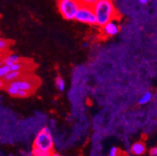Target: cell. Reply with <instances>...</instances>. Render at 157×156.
Segmentation results:
<instances>
[{"label": "cell", "mask_w": 157, "mask_h": 156, "mask_svg": "<svg viewBox=\"0 0 157 156\" xmlns=\"http://www.w3.org/2000/svg\"><path fill=\"white\" fill-rule=\"evenodd\" d=\"M92 7L95 16L96 25L100 28L118 17L113 0H98Z\"/></svg>", "instance_id": "cell-1"}, {"label": "cell", "mask_w": 157, "mask_h": 156, "mask_svg": "<svg viewBox=\"0 0 157 156\" xmlns=\"http://www.w3.org/2000/svg\"><path fill=\"white\" fill-rule=\"evenodd\" d=\"M53 138L51 134L50 129L44 127L38 132L34 141V148L48 152H53Z\"/></svg>", "instance_id": "cell-2"}, {"label": "cell", "mask_w": 157, "mask_h": 156, "mask_svg": "<svg viewBox=\"0 0 157 156\" xmlns=\"http://www.w3.org/2000/svg\"><path fill=\"white\" fill-rule=\"evenodd\" d=\"M81 6L79 0H58L57 7L64 19L74 20L78 9Z\"/></svg>", "instance_id": "cell-3"}, {"label": "cell", "mask_w": 157, "mask_h": 156, "mask_svg": "<svg viewBox=\"0 0 157 156\" xmlns=\"http://www.w3.org/2000/svg\"><path fill=\"white\" fill-rule=\"evenodd\" d=\"M6 84L11 86L16 89L23 90V91H26L29 93H31L35 91V88L38 87V83L35 81L34 77H26L24 74L22 77H21L18 79Z\"/></svg>", "instance_id": "cell-4"}, {"label": "cell", "mask_w": 157, "mask_h": 156, "mask_svg": "<svg viewBox=\"0 0 157 156\" xmlns=\"http://www.w3.org/2000/svg\"><path fill=\"white\" fill-rule=\"evenodd\" d=\"M74 20L88 25H96V20L92 6L81 5L78 9Z\"/></svg>", "instance_id": "cell-5"}, {"label": "cell", "mask_w": 157, "mask_h": 156, "mask_svg": "<svg viewBox=\"0 0 157 156\" xmlns=\"http://www.w3.org/2000/svg\"><path fill=\"white\" fill-rule=\"evenodd\" d=\"M118 22L119 21H117V19L112 20L109 22L102 26L101 31H102V35L105 37H113L115 36L116 34H117L121 29Z\"/></svg>", "instance_id": "cell-6"}, {"label": "cell", "mask_w": 157, "mask_h": 156, "mask_svg": "<svg viewBox=\"0 0 157 156\" xmlns=\"http://www.w3.org/2000/svg\"><path fill=\"white\" fill-rule=\"evenodd\" d=\"M24 74V71H10L5 77L2 78L6 84L12 82L15 80L18 79L21 77H22Z\"/></svg>", "instance_id": "cell-7"}, {"label": "cell", "mask_w": 157, "mask_h": 156, "mask_svg": "<svg viewBox=\"0 0 157 156\" xmlns=\"http://www.w3.org/2000/svg\"><path fill=\"white\" fill-rule=\"evenodd\" d=\"M145 145L143 142L138 141L135 143L131 147V152L135 155H142L145 152Z\"/></svg>", "instance_id": "cell-8"}, {"label": "cell", "mask_w": 157, "mask_h": 156, "mask_svg": "<svg viewBox=\"0 0 157 156\" xmlns=\"http://www.w3.org/2000/svg\"><path fill=\"white\" fill-rule=\"evenodd\" d=\"M21 59L17 55H15V54H12V55H5L3 58L2 59V64L6 66H11L13 64L16 63L21 61Z\"/></svg>", "instance_id": "cell-9"}, {"label": "cell", "mask_w": 157, "mask_h": 156, "mask_svg": "<svg viewBox=\"0 0 157 156\" xmlns=\"http://www.w3.org/2000/svg\"><path fill=\"white\" fill-rule=\"evenodd\" d=\"M27 67H28V63L26 61L21 59L19 62L10 66V71H24Z\"/></svg>", "instance_id": "cell-10"}, {"label": "cell", "mask_w": 157, "mask_h": 156, "mask_svg": "<svg viewBox=\"0 0 157 156\" xmlns=\"http://www.w3.org/2000/svg\"><path fill=\"white\" fill-rule=\"evenodd\" d=\"M152 99V94L150 91H147L145 94L142 95L141 98L138 100V103L140 105H146L147 103H148L149 101H151V100Z\"/></svg>", "instance_id": "cell-11"}, {"label": "cell", "mask_w": 157, "mask_h": 156, "mask_svg": "<svg viewBox=\"0 0 157 156\" xmlns=\"http://www.w3.org/2000/svg\"><path fill=\"white\" fill-rule=\"evenodd\" d=\"M55 84H56V87L59 91H63L65 90L66 88V83L64 81V80L63 79L62 77L60 76H58L56 78L55 81Z\"/></svg>", "instance_id": "cell-12"}, {"label": "cell", "mask_w": 157, "mask_h": 156, "mask_svg": "<svg viewBox=\"0 0 157 156\" xmlns=\"http://www.w3.org/2000/svg\"><path fill=\"white\" fill-rule=\"evenodd\" d=\"M10 44L11 41H9V40L0 38V51H3V52H6L9 50Z\"/></svg>", "instance_id": "cell-13"}, {"label": "cell", "mask_w": 157, "mask_h": 156, "mask_svg": "<svg viewBox=\"0 0 157 156\" xmlns=\"http://www.w3.org/2000/svg\"><path fill=\"white\" fill-rule=\"evenodd\" d=\"M32 154L34 156H50V154H52V152H48V151H44L42 150L38 149L36 148H32Z\"/></svg>", "instance_id": "cell-14"}, {"label": "cell", "mask_w": 157, "mask_h": 156, "mask_svg": "<svg viewBox=\"0 0 157 156\" xmlns=\"http://www.w3.org/2000/svg\"><path fill=\"white\" fill-rule=\"evenodd\" d=\"M10 71V69L9 66L4 65V64L0 66V78H3Z\"/></svg>", "instance_id": "cell-15"}, {"label": "cell", "mask_w": 157, "mask_h": 156, "mask_svg": "<svg viewBox=\"0 0 157 156\" xmlns=\"http://www.w3.org/2000/svg\"><path fill=\"white\" fill-rule=\"evenodd\" d=\"M81 5L88 6H93L98 0H79Z\"/></svg>", "instance_id": "cell-16"}, {"label": "cell", "mask_w": 157, "mask_h": 156, "mask_svg": "<svg viewBox=\"0 0 157 156\" xmlns=\"http://www.w3.org/2000/svg\"><path fill=\"white\" fill-rule=\"evenodd\" d=\"M31 93H29L28 91H23V90H18L17 93V95L16 97H17V98H27L30 95Z\"/></svg>", "instance_id": "cell-17"}, {"label": "cell", "mask_w": 157, "mask_h": 156, "mask_svg": "<svg viewBox=\"0 0 157 156\" xmlns=\"http://www.w3.org/2000/svg\"><path fill=\"white\" fill-rule=\"evenodd\" d=\"M119 149L116 147H113L109 151V156H119Z\"/></svg>", "instance_id": "cell-18"}, {"label": "cell", "mask_w": 157, "mask_h": 156, "mask_svg": "<svg viewBox=\"0 0 157 156\" xmlns=\"http://www.w3.org/2000/svg\"><path fill=\"white\" fill-rule=\"evenodd\" d=\"M6 85V83L4 81V80L2 78H0V89H3L5 88Z\"/></svg>", "instance_id": "cell-19"}, {"label": "cell", "mask_w": 157, "mask_h": 156, "mask_svg": "<svg viewBox=\"0 0 157 156\" xmlns=\"http://www.w3.org/2000/svg\"><path fill=\"white\" fill-rule=\"evenodd\" d=\"M149 153H150V155L151 156H156V154H157V148H152V149L150 150V151H149Z\"/></svg>", "instance_id": "cell-20"}, {"label": "cell", "mask_w": 157, "mask_h": 156, "mask_svg": "<svg viewBox=\"0 0 157 156\" xmlns=\"http://www.w3.org/2000/svg\"><path fill=\"white\" fill-rule=\"evenodd\" d=\"M138 1L140 3L142 4V5H145V4H147L148 2V0H138Z\"/></svg>", "instance_id": "cell-21"}, {"label": "cell", "mask_w": 157, "mask_h": 156, "mask_svg": "<svg viewBox=\"0 0 157 156\" xmlns=\"http://www.w3.org/2000/svg\"><path fill=\"white\" fill-rule=\"evenodd\" d=\"M5 53L6 52H3V51H0V59H2L5 56V55H6Z\"/></svg>", "instance_id": "cell-22"}, {"label": "cell", "mask_w": 157, "mask_h": 156, "mask_svg": "<svg viewBox=\"0 0 157 156\" xmlns=\"http://www.w3.org/2000/svg\"><path fill=\"white\" fill-rule=\"evenodd\" d=\"M50 156H63V155H61V154H57V153L52 152V154H50Z\"/></svg>", "instance_id": "cell-23"}, {"label": "cell", "mask_w": 157, "mask_h": 156, "mask_svg": "<svg viewBox=\"0 0 157 156\" xmlns=\"http://www.w3.org/2000/svg\"><path fill=\"white\" fill-rule=\"evenodd\" d=\"M1 65H2V59H0V66Z\"/></svg>", "instance_id": "cell-24"}]
</instances>
